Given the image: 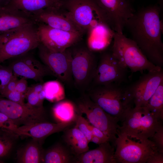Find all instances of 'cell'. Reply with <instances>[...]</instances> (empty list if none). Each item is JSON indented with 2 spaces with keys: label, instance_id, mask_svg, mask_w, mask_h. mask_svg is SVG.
<instances>
[{
  "label": "cell",
  "instance_id": "35",
  "mask_svg": "<svg viewBox=\"0 0 163 163\" xmlns=\"http://www.w3.org/2000/svg\"><path fill=\"white\" fill-rule=\"evenodd\" d=\"M0 126L13 131L20 136L18 127L7 116L1 112H0Z\"/></svg>",
  "mask_w": 163,
  "mask_h": 163
},
{
  "label": "cell",
  "instance_id": "28",
  "mask_svg": "<svg viewBox=\"0 0 163 163\" xmlns=\"http://www.w3.org/2000/svg\"><path fill=\"white\" fill-rule=\"evenodd\" d=\"M145 107L158 120H163V82L158 86Z\"/></svg>",
  "mask_w": 163,
  "mask_h": 163
},
{
  "label": "cell",
  "instance_id": "5",
  "mask_svg": "<svg viewBox=\"0 0 163 163\" xmlns=\"http://www.w3.org/2000/svg\"><path fill=\"white\" fill-rule=\"evenodd\" d=\"M114 146L118 163H145L153 154L158 151L149 139L120 132H118Z\"/></svg>",
  "mask_w": 163,
  "mask_h": 163
},
{
  "label": "cell",
  "instance_id": "31",
  "mask_svg": "<svg viewBox=\"0 0 163 163\" xmlns=\"http://www.w3.org/2000/svg\"><path fill=\"white\" fill-rule=\"evenodd\" d=\"M88 121L82 116V114L77 113L75 125L84 135L89 143L92 135L88 127Z\"/></svg>",
  "mask_w": 163,
  "mask_h": 163
},
{
  "label": "cell",
  "instance_id": "7",
  "mask_svg": "<svg viewBox=\"0 0 163 163\" xmlns=\"http://www.w3.org/2000/svg\"><path fill=\"white\" fill-rule=\"evenodd\" d=\"M162 122L145 107H133L127 113L118 132L149 139L163 125Z\"/></svg>",
  "mask_w": 163,
  "mask_h": 163
},
{
  "label": "cell",
  "instance_id": "26",
  "mask_svg": "<svg viewBox=\"0 0 163 163\" xmlns=\"http://www.w3.org/2000/svg\"><path fill=\"white\" fill-rule=\"evenodd\" d=\"M19 136L14 131L0 126V163L11 152Z\"/></svg>",
  "mask_w": 163,
  "mask_h": 163
},
{
  "label": "cell",
  "instance_id": "19",
  "mask_svg": "<svg viewBox=\"0 0 163 163\" xmlns=\"http://www.w3.org/2000/svg\"><path fill=\"white\" fill-rule=\"evenodd\" d=\"M110 142H105L95 149L75 156L73 163H117L114 148Z\"/></svg>",
  "mask_w": 163,
  "mask_h": 163
},
{
  "label": "cell",
  "instance_id": "41",
  "mask_svg": "<svg viewBox=\"0 0 163 163\" xmlns=\"http://www.w3.org/2000/svg\"><path fill=\"white\" fill-rule=\"evenodd\" d=\"M8 0H0V6L5 5L7 3Z\"/></svg>",
  "mask_w": 163,
  "mask_h": 163
},
{
  "label": "cell",
  "instance_id": "40",
  "mask_svg": "<svg viewBox=\"0 0 163 163\" xmlns=\"http://www.w3.org/2000/svg\"><path fill=\"white\" fill-rule=\"evenodd\" d=\"M105 142L102 139L94 136H92L91 142L97 144H100Z\"/></svg>",
  "mask_w": 163,
  "mask_h": 163
},
{
  "label": "cell",
  "instance_id": "13",
  "mask_svg": "<svg viewBox=\"0 0 163 163\" xmlns=\"http://www.w3.org/2000/svg\"><path fill=\"white\" fill-rule=\"evenodd\" d=\"M106 21L115 32L123 33L126 21L136 11L130 0H95Z\"/></svg>",
  "mask_w": 163,
  "mask_h": 163
},
{
  "label": "cell",
  "instance_id": "15",
  "mask_svg": "<svg viewBox=\"0 0 163 163\" xmlns=\"http://www.w3.org/2000/svg\"><path fill=\"white\" fill-rule=\"evenodd\" d=\"M128 69L112 55L105 53L101 56L92 81L95 86L111 83L120 84L126 81Z\"/></svg>",
  "mask_w": 163,
  "mask_h": 163
},
{
  "label": "cell",
  "instance_id": "1",
  "mask_svg": "<svg viewBox=\"0 0 163 163\" xmlns=\"http://www.w3.org/2000/svg\"><path fill=\"white\" fill-rule=\"evenodd\" d=\"M160 8L157 5L142 8L126 22L131 38L148 59L155 66H163V43Z\"/></svg>",
  "mask_w": 163,
  "mask_h": 163
},
{
  "label": "cell",
  "instance_id": "25",
  "mask_svg": "<svg viewBox=\"0 0 163 163\" xmlns=\"http://www.w3.org/2000/svg\"><path fill=\"white\" fill-rule=\"evenodd\" d=\"M33 139L17 150L16 160L18 163H41L43 151L42 143L38 140Z\"/></svg>",
  "mask_w": 163,
  "mask_h": 163
},
{
  "label": "cell",
  "instance_id": "17",
  "mask_svg": "<svg viewBox=\"0 0 163 163\" xmlns=\"http://www.w3.org/2000/svg\"><path fill=\"white\" fill-rule=\"evenodd\" d=\"M16 57L9 66L13 75L18 77H24L42 83L44 77L52 75L44 64L28 53Z\"/></svg>",
  "mask_w": 163,
  "mask_h": 163
},
{
  "label": "cell",
  "instance_id": "12",
  "mask_svg": "<svg viewBox=\"0 0 163 163\" xmlns=\"http://www.w3.org/2000/svg\"><path fill=\"white\" fill-rule=\"evenodd\" d=\"M37 48L40 58L52 75L64 82H70L72 77L71 51L68 49L63 52L53 51L40 43Z\"/></svg>",
  "mask_w": 163,
  "mask_h": 163
},
{
  "label": "cell",
  "instance_id": "20",
  "mask_svg": "<svg viewBox=\"0 0 163 163\" xmlns=\"http://www.w3.org/2000/svg\"><path fill=\"white\" fill-rule=\"evenodd\" d=\"M35 23L31 17L8 5L0 6V36L12 30Z\"/></svg>",
  "mask_w": 163,
  "mask_h": 163
},
{
  "label": "cell",
  "instance_id": "36",
  "mask_svg": "<svg viewBox=\"0 0 163 163\" xmlns=\"http://www.w3.org/2000/svg\"><path fill=\"white\" fill-rule=\"evenodd\" d=\"M18 80V77L14 75L8 83L0 90V95L15 90Z\"/></svg>",
  "mask_w": 163,
  "mask_h": 163
},
{
  "label": "cell",
  "instance_id": "4",
  "mask_svg": "<svg viewBox=\"0 0 163 163\" xmlns=\"http://www.w3.org/2000/svg\"><path fill=\"white\" fill-rule=\"evenodd\" d=\"M120 84L111 83L94 86L87 94L91 100L106 113L122 122L133 107Z\"/></svg>",
  "mask_w": 163,
  "mask_h": 163
},
{
  "label": "cell",
  "instance_id": "32",
  "mask_svg": "<svg viewBox=\"0 0 163 163\" xmlns=\"http://www.w3.org/2000/svg\"><path fill=\"white\" fill-rule=\"evenodd\" d=\"M13 75L9 66H5L0 64V90L8 83Z\"/></svg>",
  "mask_w": 163,
  "mask_h": 163
},
{
  "label": "cell",
  "instance_id": "2",
  "mask_svg": "<svg viewBox=\"0 0 163 163\" xmlns=\"http://www.w3.org/2000/svg\"><path fill=\"white\" fill-rule=\"evenodd\" d=\"M40 43L37 27L33 23L12 30L0 36V64L27 53Z\"/></svg>",
  "mask_w": 163,
  "mask_h": 163
},
{
  "label": "cell",
  "instance_id": "38",
  "mask_svg": "<svg viewBox=\"0 0 163 163\" xmlns=\"http://www.w3.org/2000/svg\"><path fill=\"white\" fill-rule=\"evenodd\" d=\"M88 127L91 132L92 135L99 138L105 141H110L109 138L101 131L91 125L89 122Z\"/></svg>",
  "mask_w": 163,
  "mask_h": 163
},
{
  "label": "cell",
  "instance_id": "6",
  "mask_svg": "<svg viewBox=\"0 0 163 163\" xmlns=\"http://www.w3.org/2000/svg\"><path fill=\"white\" fill-rule=\"evenodd\" d=\"M78 113L85 114L88 122L101 131L114 146L118 134L120 121L104 111L87 94L82 96L75 104Z\"/></svg>",
  "mask_w": 163,
  "mask_h": 163
},
{
  "label": "cell",
  "instance_id": "21",
  "mask_svg": "<svg viewBox=\"0 0 163 163\" xmlns=\"http://www.w3.org/2000/svg\"><path fill=\"white\" fill-rule=\"evenodd\" d=\"M88 44L91 51H101L106 49L113 39L115 31L106 23L99 22L88 31Z\"/></svg>",
  "mask_w": 163,
  "mask_h": 163
},
{
  "label": "cell",
  "instance_id": "34",
  "mask_svg": "<svg viewBox=\"0 0 163 163\" xmlns=\"http://www.w3.org/2000/svg\"><path fill=\"white\" fill-rule=\"evenodd\" d=\"M0 96L14 102L22 104H25V94L15 90L0 95Z\"/></svg>",
  "mask_w": 163,
  "mask_h": 163
},
{
  "label": "cell",
  "instance_id": "3",
  "mask_svg": "<svg viewBox=\"0 0 163 163\" xmlns=\"http://www.w3.org/2000/svg\"><path fill=\"white\" fill-rule=\"evenodd\" d=\"M111 53L112 55L132 73L159 71L162 68L151 63L131 39L123 33L115 32Z\"/></svg>",
  "mask_w": 163,
  "mask_h": 163
},
{
  "label": "cell",
  "instance_id": "27",
  "mask_svg": "<svg viewBox=\"0 0 163 163\" xmlns=\"http://www.w3.org/2000/svg\"><path fill=\"white\" fill-rule=\"evenodd\" d=\"M52 110L55 117L60 122L75 120L77 114L75 104L67 101L58 102Z\"/></svg>",
  "mask_w": 163,
  "mask_h": 163
},
{
  "label": "cell",
  "instance_id": "29",
  "mask_svg": "<svg viewBox=\"0 0 163 163\" xmlns=\"http://www.w3.org/2000/svg\"><path fill=\"white\" fill-rule=\"evenodd\" d=\"M43 89L45 99L50 102H58L65 97V89L61 83L58 81H50L43 83Z\"/></svg>",
  "mask_w": 163,
  "mask_h": 163
},
{
  "label": "cell",
  "instance_id": "16",
  "mask_svg": "<svg viewBox=\"0 0 163 163\" xmlns=\"http://www.w3.org/2000/svg\"><path fill=\"white\" fill-rule=\"evenodd\" d=\"M32 18L36 23H43L54 28L69 31L84 33L62 6L43 10L33 16Z\"/></svg>",
  "mask_w": 163,
  "mask_h": 163
},
{
  "label": "cell",
  "instance_id": "10",
  "mask_svg": "<svg viewBox=\"0 0 163 163\" xmlns=\"http://www.w3.org/2000/svg\"><path fill=\"white\" fill-rule=\"evenodd\" d=\"M71 52V71L75 84L78 88H85L93 79L97 64L95 57L85 48Z\"/></svg>",
  "mask_w": 163,
  "mask_h": 163
},
{
  "label": "cell",
  "instance_id": "11",
  "mask_svg": "<svg viewBox=\"0 0 163 163\" xmlns=\"http://www.w3.org/2000/svg\"><path fill=\"white\" fill-rule=\"evenodd\" d=\"M0 112L7 116L18 127L46 121L45 110L22 104L0 96Z\"/></svg>",
  "mask_w": 163,
  "mask_h": 163
},
{
  "label": "cell",
  "instance_id": "37",
  "mask_svg": "<svg viewBox=\"0 0 163 163\" xmlns=\"http://www.w3.org/2000/svg\"><path fill=\"white\" fill-rule=\"evenodd\" d=\"M27 79L22 77L18 79L17 83L15 90L25 94L28 88Z\"/></svg>",
  "mask_w": 163,
  "mask_h": 163
},
{
  "label": "cell",
  "instance_id": "33",
  "mask_svg": "<svg viewBox=\"0 0 163 163\" xmlns=\"http://www.w3.org/2000/svg\"><path fill=\"white\" fill-rule=\"evenodd\" d=\"M155 145L158 150L163 153V126H161L149 139Z\"/></svg>",
  "mask_w": 163,
  "mask_h": 163
},
{
  "label": "cell",
  "instance_id": "14",
  "mask_svg": "<svg viewBox=\"0 0 163 163\" xmlns=\"http://www.w3.org/2000/svg\"><path fill=\"white\" fill-rule=\"evenodd\" d=\"M36 24L40 43L54 51L66 50L79 41L83 34L54 28L43 23Z\"/></svg>",
  "mask_w": 163,
  "mask_h": 163
},
{
  "label": "cell",
  "instance_id": "18",
  "mask_svg": "<svg viewBox=\"0 0 163 163\" xmlns=\"http://www.w3.org/2000/svg\"><path fill=\"white\" fill-rule=\"evenodd\" d=\"M75 124V120L53 123L46 121L18 127L20 136L31 137L42 143L51 135L62 131Z\"/></svg>",
  "mask_w": 163,
  "mask_h": 163
},
{
  "label": "cell",
  "instance_id": "23",
  "mask_svg": "<svg viewBox=\"0 0 163 163\" xmlns=\"http://www.w3.org/2000/svg\"><path fill=\"white\" fill-rule=\"evenodd\" d=\"M63 131V142L74 156L89 150L87 139L75 125Z\"/></svg>",
  "mask_w": 163,
  "mask_h": 163
},
{
  "label": "cell",
  "instance_id": "8",
  "mask_svg": "<svg viewBox=\"0 0 163 163\" xmlns=\"http://www.w3.org/2000/svg\"><path fill=\"white\" fill-rule=\"evenodd\" d=\"M62 7L84 32L100 21L107 23L95 0H62Z\"/></svg>",
  "mask_w": 163,
  "mask_h": 163
},
{
  "label": "cell",
  "instance_id": "22",
  "mask_svg": "<svg viewBox=\"0 0 163 163\" xmlns=\"http://www.w3.org/2000/svg\"><path fill=\"white\" fill-rule=\"evenodd\" d=\"M5 5L32 18L33 16L43 10L62 7V0H8Z\"/></svg>",
  "mask_w": 163,
  "mask_h": 163
},
{
  "label": "cell",
  "instance_id": "9",
  "mask_svg": "<svg viewBox=\"0 0 163 163\" xmlns=\"http://www.w3.org/2000/svg\"><path fill=\"white\" fill-rule=\"evenodd\" d=\"M163 82V71L148 72L124 88L126 95L134 107H145Z\"/></svg>",
  "mask_w": 163,
  "mask_h": 163
},
{
  "label": "cell",
  "instance_id": "30",
  "mask_svg": "<svg viewBox=\"0 0 163 163\" xmlns=\"http://www.w3.org/2000/svg\"><path fill=\"white\" fill-rule=\"evenodd\" d=\"M25 95L27 100L26 103L28 105L34 108L45 110L43 103L40 100L39 93L34 91L31 87H28Z\"/></svg>",
  "mask_w": 163,
  "mask_h": 163
},
{
  "label": "cell",
  "instance_id": "39",
  "mask_svg": "<svg viewBox=\"0 0 163 163\" xmlns=\"http://www.w3.org/2000/svg\"><path fill=\"white\" fill-rule=\"evenodd\" d=\"M147 163H163V153L157 151L153 154L148 158Z\"/></svg>",
  "mask_w": 163,
  "mask_h": 163
},
{
  "label": "cell",
  "instance_id": "24",
  "mask_svg": "<svg viewBox=\"0 0 163 163\" xmlns=\"http://www.w3.org/2000/svg\"><path fill=\"white\" fill-rule=\"evenodd\" d=\"M74 155L62 142L43 149L41 163H73Z\"/></svg>",
  "mask_w": 163,
  "mask_h": 163
}]
</instances>
